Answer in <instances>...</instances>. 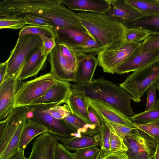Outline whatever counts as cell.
<instances>
[{
	"mask_svg": "<svg viewBox=\"0 0 159 159\" xmlns=\"http://www.w3.org/2000/svg\"><path fill=\"white\" fill-rule=\"evenodd\" d=\"M48 56L44 54L42 43L27 57L22 69L20 80L21 81L37 75L43 68Z\"/></svg>",
	"mask_w": 159,
	"mask_h": 159,
	"instance_id": "21",
	"label": "cell"
},
{
	"mask_svg": "<svg viewBox=\"0 0 159 159\" xmlns=\"http://www.w3.org/2000/svg\"><path fill=\"white\" fill-rule=\"evenodd\" d=\"M26 24L22 18H0V29H18L23 28Z\"/></svg>",
	"mask_w": 159,
	"mask_h": 159,
	"instance_id": "35",
	"label": "cell"
},
{
	"mask_svg": "<svg viewBox=\"0 0 159 159\" xmlns=\"http://www.w3.org/2000/svg\"><path fill=\"white\" fill-rule=\"evenodd\" d=\"M88 111L91 124L94 125L99 131L101 126V123L97 112L89 105L88 108Z\"/></svg>",
	"mask_w": 159,
	"mask_h": 159,
	"instance_id": "46",
	"label": "cell"
},
{
	"mask_svg": "<svg viewBox=\"0 0 159 159\" xmlns=\"http://www.w3.org/2000/svg\"><path fill=\"white\" fill-rule=\"evenodd\" d=\"M43 42V52L45 55L48 56L49 54L56 45V40L46 36L40 35Z\"/></svg>",
	"mask_w": 159,
	"mask_h": 159,
	"instance_id": "45",
	"label": "cell"
},
{
	"mask_svg": "<svg viewBox=\"0 0 159 159\" xmlns=\"http://www.w3.org/2000/svg\"><path fill=\"white\" fill-rule=\"evenodd\" d=\"M77 14L89 32L102 44L107 45L125 39L127 28L122 23L105 14L83 11Z\"/></svg>",
	"mask_w": 159,
	"mask_h": 159,
	"instance_id": "3",
	"label": "cell"
},
{
	"mask_svg": "<svg viewBox=\"0 0 159 159\" xmlns=\"http://www.w3.org/2000/svg\"><path fill=\"white\" fill-rule=\"evenodd\" d=\"M135 124H144L159 120V99L147 111L134 114L129 117Z\"/></svg>",
	"mask_w": 159,
	"mask_h": 159,
	"instance_id": "27",
	"label": "cell"
},
{
	"mask_svg": "<svg viewBox=\"0 0 159 159\" xmlns=\"http://www.w3.org/2000/svg\"><path fill=\"white\" fill-rule=\"evenodd\" d=\"M107 45H105L96 39L93 36L73 48L76 53H98Z\"/></svg>",
	"mask_w": 159,
	"mask_h": 159,
	"instance_id": "30",
	"label": "cell"
},
{
	"mask_svg": "<svg viewBox=\"0 0 159 159\" xmlns=\"http://www.w3.org/2000/svg\"><path fill=\"white\" fill-rule=\"evenodd\" d=\"M58 141L57 135L51 133L40 134L33 142L28 159H55V148Z\"/></svg>",
	"mask_w": 159,
	"mask_h": 159,
	"instance_id": "12",
	"label": "cell"
},
{
	"mask_svg": "<svg viewBox=\"0 0 159 159\" xmlns=\"http://www.w3.org/2000/svg\"><path fill=\"white\" fill-rule=\"evenodd\" d=\"M58 104H42L27 106L29 111L27 119L46 129L48 132L66 137H80L63 119H57L51 116L47 110Z\"/></svg>",
	"mask_w": 159,
	"mask_h": 159,
	"instance_id": "7",
	"label": "cell"
},
{
	"mask_svg": "<svg viewBox=\"0 0 159 159\" xmlns=\"http://www.w3.org/2000/svg\"><path fill=\"white\" fill-rule=\"evenodd\" d=\"M61 3L71 11L101 14H105L111 7L109 0H61Z\"/></svg>",
	"mask_w": 159,
	"mask_h": 159,
	"instance_id": "20",
	"label": "cell"
},
{
	"mask_svg": "<svg viewBox=\"0 0 159 159\" xmlns=\"http://www.w3.org/2000/svg\"><path fill=\"white\" fill-rule=\"evenodd\" d=\"M124 141L127 148L129 159H152L157 143L150 136L137 128L132 135L125 137Z\"/></svg>",
	"mask_w": 159,
	"mask_h": 159,
	"instance_id": "10",
	"label": "cell"
},
{
	"mask_svg": "<svg viewBox=\"0 0 159 159\" xmlns=\"http://www.w3.org/2000/svg\"><path fill=\"white\" fill-rule=\"evenodd\" d=\"M159 80V58L129 75L119 86L125 90L135 102L141 101L146 89Z\"/></svg>",
	"mask_w": 159,
	"mask_h": 159,
	"instance_id": "6",
	"label": "cell"
},
{
	"mask_svg": "<svg viewBox=\"0 0 159 159\" xmlns=\"http://www.w3.org/2000/svg\"><path fill=\"white\" fill-rule=\"evenodd\" d=\"M141 43L127 42L123 40L107 44L97 54L98 65L104 72L114 74L119 66L139 51Z\"/></svg>",
	"mask_w": 159,
	"mask_h": 159,
	"instance_id": "5",
	"label": "cell"
},
{
	"mask_svg": "<svg viewBox=\"0 0 159 159\" xmlns=\"http://www.w3.org/2000/svg\"><path fill=\"white\" fill-rule=\"evenodd\" d=\"M109 1L111 7L104 14L116 21L122 24L141 16L140 13L127 3L125 0Z\"/></svg>",
	"mask_w": 159,
	"mask_h": 159,
	"instance_id": "19",
	"label": "cell"
},
{
	"mask_svg": "<svg viewBox=\"0 0 159 159\" xmlns=\"http://www.w3.org/2000/svg\"><path fill=\"white\" fill-rule=\"evenodd\" d=\"M48 131L46 129L27 119L21 134L19 150L25 151L27 145L34 138Z\"/></svg>",
	"mask_w": 159,
	"mask_h": 159,
	"instance_id": "26",
	"label": "cell"
},
{
	"mask_svg": "<svg viewBox=\"0 0 159 159\" xmlns=\"http://www.w3.org/2000/svg\"><path fill=\"white\" fill-rule=\"evenodd\" d=\"M7 69V63L6 61L0 64V84L5 79Z\"/></svg>",
	"mask_w": 159,
	"mask_h": 159,
	"instance_id": "47",
	"label": "cell"
},
{
	"mask_svg": "<svg viewBox=\"0 0 159 159\" xmlns=\"http://www.w3.org/2000/svg\"><path fill=\"white\" fill-rule=\"evenodd\" d=\"M59 141L69 150L77 151L100 145L99 133L94 135H83L80 137L66 138L57 135Z\"/></svg>",
	"mask_w": 159,
	"mask_h": 159,
	"instance_id": "23",
	"label": "cell"
},
{
	"mask_svg": "<svg viewBox=\"0 0 159 159\" xmlns=\"http://www.w3.org/2000/svg\"><path fill=\"white\" fill-rule=\"evenodd\" d=\"M87 98L84 91L71 86V89L65 103L73 115L92 124L89 116L88 108L89 105Z\"/></svg>",
	"mask_w": 159,
	"mask_h": 159,
	"instance_id": "18",
	"label": "cell"
},
{
	"mask_svg": "<svg viewBox=\"0 0 159 159\" xmlns=\"http://www.w3.org/2000/svg\"><path fill=\"white\" fill-rule=\"evenodd\" d=\"M7 159H28L24 155V151L19 150L10 156Z\"/></svg>",
	"mask_w": 159,
	"mask_h": 159,
	"instance_id": "48",
	"label": "cell"
},
{
	"mask_svg": "<svg viewBox=\"0 0 159 159\" xmlns=\"http://www.w3.org/2000/svg\"><path fill=\"white\" fill-rule=\"evenodd\" d=\"M152 159H159V143H157L156 151Z\"/></svg>",
	"mask_w": 159,
	"mask_h": 159,
	"instance_id": "49",
	"label": "cell"
},
{
	"mask_svg": "<svg viewBox=\"0 0 159 159\" xmlns=\"http://www.w3.org/2000/svg\"><path fill=\"white\" fill-rule=\"evenodd\" d=\"M97 53L77 54L78 63L75 82L77 84H89L93 80L98 61Z\"/></svg>",
	"mask_w": 159,
	"mask_h": 159,
	"instance_id": "14",
	"label": "cell"
},
{
	"mask_svg": "<svg viewBox=\"0 0 159 159\" xmlns=\"http://www.w3.org/2000/svg\"><path fill=\"white\" fill-rule=\"evenodd\" d=\"M141 50L153 51L159 49V34L149 35L142 42Z\"/></svg>",
	"mask_w": 159,
	"mask_h": 159,
	"instance_id": "38",
	"label": "cell"
},
{
	"mask_svg": "<svg viewBox=\"0 0 159 159\" xmlns=\"http://www.w3.org/2000/svg\"><path fill=\"white\" fill-rule=\"evenodd\" d=\"M50 64V72L59 80L75 82L77 63L63 57L58 44L56 45L48 55Z\"/></svg>",
	"mask_w": 159,
	"mask_h": 159,
	"instance_id": "11",
	"label": "cell"
},
{
	"mask_svg": "<svg viewBox=\"0 0 159 159\" xmlns=\"http://www.w3.org/2000/svg\"><path fill=\"white\" fill-rule=\"evenodd\" d=\"M29 111L27 106L15 107L0 122V159H7L19 150L21 132Z\"/></svg>",
	"mask_w": 159,
	"mask_h": 159,
	"instance_id": "4",
	"label": "cell"
},
{
	"mask_svg": "<svg viewBox=\"0 0 159 159\" xmlns=\"http://www.w3.org/2000/svg\"><path fill=\"white\" fill-rule=\"evenodd\" d=\"M31 34L44 35L56 40V36L54 29L50 27L41 25H25L20 31L19 36Z\"/></svg>",
	"mask_w": 159,
	"mask_h": 159,
	"instance_id": "29",
	"label": "cell"
},
{
	"mask_svg": "<svg viewBox=\"0 0 159 159\" xmlns=\"http://www.w3.org/2000/svg\"><path fill=\"white\" fill-rule=\"evenodd\" d=\"M157 89L159 91V80L156 83Z\"/></svg>",
	"mask_w": 159,
	"mask_h": 159,
	"instance_id": "51",
	"label": "cell"
},
{
	"mask_svg": "<svg viewBox=\"0 0 159 159\" xmlns=\"http://www.w3.org/2000/svg\"><path fill=\"white\" fill-rule=\"evenodd\" d=\"M150 35L148 32L141 29L127 28L124 40L129 43L140 42Z\"/></svg>",
	"mask_w": 159,
	"mask_h": 159,
	"instance_id": "32",
	"label": "cell"
},
{
	"mask_svg": "<svg viewBox=\"0 0 159 159\" xmlns=\"http://www.w3.org/2000/svg\"><path fill=\"white\" fill-rule=\"evenodd\" d=\"M134 126L145 132L159 143V120L144 124H134Z\"/></svg>",
	"mask_w": 159,
	"mask_h": 159,
	"instance_id": "33",
	"label": "cell"
},
{
	"mask_svg": "<svg viewBox=\"0 0 159 159\" xmlns=\"http://www.w3.org/2000/svg\"><path fill=\"white\" fill-rule=\"evenodd\" d=\"M48 113L53 117L57 119H63L71 113L66 104L63 106L56 105L47 110Z\"/></svg>",
	"mask_w": 159,
	"mask_h": 159,
	"instance_id": "39",
	"label": "cell"
},
{
	"mask_svg": "<svg viewBox=\"0 0 159 159\" xmlns=\"http://www.w3.org/2000/svg\"><path fill=\"white\" fill-rule=\"evenodd\" d=\"M97 113L100 120L123 139L126 136L133 135L136 131L137 128L135 127L126 126L111 122L106 119L99 113Z\"/></svg>",
	"mask_w": 159,
	"mask_h": 159,
	"instance_id": "31",
	"label": "cell"
},
{
	"mask_svg": "<svg viewBox=\"0 0 159 159\" xmlns=\"http://www.w3.org/2000/svg\"><path fill=\"white\" fill-rule=\"evenodd\" d=\"M83 90L89 98L107 103L130 117L134 114L130 95L124 89L103 78L93 79L89 84L71 85Z\"/></svg>",
	"mask_w": 159,
	"mask_h": 159,
	"instance_id": "2",
	"label": "cell"
},
{
	"mask_svg": "<svg viewBox=\"0 0 159 159\" xmlns=\"http://www.w3.org/2000/svg\"><path fill=\"white\" fill-rule=\"evenodd\" d=\"M95 159H129L126 152L120 151L112 152L100 148V151Z\"/></svg>",
	"mask_w": 159,
	"mask_h": 159,
	"instance_id": "41",
	"label": "cell"
},
{
	"mask_svg": "<svg viewBox=\"0 0 159 159\" xmlns=\"http://www.w3.org/2000/svg\"><path fill=\"white\" fill-rule=\"evenodd\" d=\"M54 30L56 36L57 44L63 43L73 48L93 36L86 31L71 28H57Z\"/></svg>",
	"mask_w": 159,
	"mask_h": 159,
	"instance_id": "22",
	"label": "cell"
},
{
	"mask_svg": "<svg viewBox=\"0 0 159 159\" xmlns=\"http://www.w3.org/2000/svg\"><path fill=\"white\" fill-rule=\"evenodd\" d=\"M130 6L138 11L141 16L159 14V7L150 0H125Z\"/></svg>",
	"mask_w": 159,
	"mask_h": 159,
	"instance_id": "28",
	"label": "cell"
},
{
	"mask_svg": "<svg viewBox=\"0 0 159 159\" xmlns=\"http://www.w3.org/2000/svg\"><path fill=\"white\" fill-rule=\"evenodd\" d=\"M87 100L89 106L108 120L126 126L134 127V123L129 117L113 106L104 102L88 97Z\"/></svg>",
	"mask_w": 159,
	"mask_h": 159,
	"instance_id": "16",
	"label": "cell"
},
{
	"mask_svg": "<svg viewBox=\"0 0 159 159\" xmlns=\"http://www.w3.org/2000/svg\"><path fill=\"white\" fill-rule=\"evenodd\" d=\"M21 81L8 77L0 84V120L5 119L14 108L15 98Z\"/></svg>",
	"mask_w": 159,
	"mask_h": 159,
	"instance_id": "13",
	"label": "cell"
},
{
	"mask_svg": "<svg viewBox=\"0 0 159 159\" xmlns=\"http://www.w3.org/2000/svg\"><path fill=\"white\" fill-rule=\"evenodd\" d=\"M63 119L80 137L94 135L99 132V130L94 125L87 123L71 113Z\"/></svg>",
	"mask_w": 159,
	"mask_h": 159,
	"instance_id": "25",
	"label": "cell"
},
{
	"mask_svg": "<svg viewBox=\"0 0 159 159\" xmlns=\"http://www.w3.org/2000/svg\"><path fill=\"white\" fill-rule=\"evenodd\" d=\"M159 58V49L147 51L140 50L133 57L119 66L115 73L122 75L140 69Z\"/></svg>",
	"mask_w": 159,
	"mask_h": 159,
	"instance_id": "17",
	"label": "cell"
},
{
	"mask_svg": "<svg viewBox=\"0 0 159 159\" xmlns=\"http://www.w3.org/2000/svg\"><path fill=\"white\" fill-rule=\"evenodd\" d=\"M157 89L156 84H155L149 87L146 90L145 93L147 95V101L145 107V111L150 109L156 101Z\"/></svg>",
	"mask_w": 159,
	"mask_h": 159,
	"instance_id": "44",
	"label": "cell"
},
{
	"mask_svg": "<svg viewBox=\"0 0 159 159\" xmlns=\"http://www.w3.org/2000/svg\"><path fill=\"white\" fill-rule=\"evenodd\" d=\"M101 120V126L99 131L100 146L101 149L110 151V129Z\"/></svg>",
	"mask_w": 159,
	"mask_h": 159,
	"instance_id": "36",
	"label": "cell"
},
{
	"mask_svg": "<svg viewBox=\"0 0 159 159\" xmlns=\"http://www.w3.org/2000/svg\"><path fill=\"white\" fill-rule=\"evenodd\" d=\"M57 80L49 72L20 83L16 95L14 108L30 105L43 96Z\"/></svg>",
	"mask_w": 159,
	"mask_h": 159,
	"instance_id": "9",
	"label": "cell"
},
{
	"mask_svg": "<svg viewBox=\"0 0 159 159\" xmlns=\"http://www.w3.org/2000/svg\"><path fill=\"white\" fill-rule=\"evenodd\" d=\"M55 159H76L73 153L66 149L61 143L57 144L55 151Z\"/></svg>",
	"mask_w": 159,
	"mask_h": 159,
	"instance_id": "42",
	"label": "cell"
},
{
	"mask_svg": "<svg viewBox=\"0 0 159 159\" xmlns=\"http://www.w3.org/2000/svg\"><path fill=\"white\" fill-rule=\"evenodd\" d=\"M24 19L26 24L30 25H41L49 26L54 29L53 24L48 20L40 17L30 15H25L20 18Z\"/></svg>",
	"mask_w": 159,
	"mask_h": 159,
	"instance_id": "40",
	"label": "cell"
},
{
	"mask_svg": "<svg viewBox=\"0 0 159 159\" xmlns=\"http://www.w3.org/2000/svg\"><path fill=\"white\" fill-rule=\"evenodd\" d=\"M42 43V40L38 35L28 34L19 36L14 48L6 61L7 69L5 78L9 77L20 80L27 57Z\"/></svg>",
	"mask_w": 159,
	"mask_h": 159,
	"instance_id": "8",
	"label": "cell"
},
{
	"mask_svg": "<svg viewBox=\"0 0 159 159\" xmlns=\"http://www.w3.org/2000/svg\"><path fill=\"white\" fill-rule=\"evenodd\" d=\"M110 129V135L109 141L110 151L112 152L123 151H127V148L124 143L123 139L117 134L112 130Z\"/></svg>",
	"mask_w": 159,
	"mask_h": 159,
	"instance_id": "34",
	"label": "cell"
},
{
	"mask_svg": "<svg viewBox=\"0 0 159 159\" xmlns=\"http://www.w3.org/2000/svg\"><path fill=\"white\" fill-rule=\"evenodd\" d=\"M71 89L69 82L57 80L43 96L29 105L50 104L60 105L65 103Z\"/></svg>",
	"mask_w": 159,
	"mask_h": 159,
	"instance_id": "15",
	"label": "cell"
},
{
	"mask_svg": "<svg viewBox=\"0 0 159 159\" xmlns=\"http://www.w3.org/2000/svg\"><path fill=\"white\" fill-rule=\"evenodd\" d=\"M26 15L40 17L54 24L53 29L68 28L89 33L77 13L61 0H3L0 2V18H20Z\"/></svg>",
	"mask_w": 159,
	"mask_h": 159,
	"instance_id": "1",
	"label": "cell"
},
{
	"mask_svg": "<svg viewBox=\"0 0 159 159\" xmlns=\"http://www.w3.org/2000/svg\"><path fill=\"white\" fill-rule=\"evenodd\" d=\"M58 44L59 46L61 52L63 57L73 62L77 63V53L73 48L63 43Z\"/></svg>",
	"mask_w": 159,
	"mask_h": 159,
	"instance_id": "43",
	"label": "cell"
},
{
	"mask_svg": "<svg viewBox=\"0 0 159 159\" xmlns=\"http://www.w3.org/2000/svg\"><path fill=\"white\" fill-rule=\"evenodd\" d=\"M122 24L127 29H141L151 35L159 34V14L141 16Z\"/></svg>",
	"mask_w": 159,
	"mask_h": 159,
	"instance_id": "24",
	"label": "cell"
},
{
	"mask_svg": "<svg viewBox=\"0 0 159 159\" xmlns=\"http://www.w3.org/2000/svg\"><path fill=\"white\" fill-rule=\"evenodd\" d=\"M100 150L97 147H91L76 151L73 154L76 159H95Z\"/></svg>",
	"mask_w": 159,
	"mask_h": 159,
	"instance_id": "37",
	"label": "cell"
},
{
	"mask_svg": "<svg viewBox=\"0 0 159 159\" xmlns=\"http://www.w3.org/2000/svg\"><path fill=\"white\" fill-rule=\"evenodd\" d=\"M153 3L159 7V0H150Z\"/></svg>",
	"mask_w": 159,
	"mask_h": 159,
	"instance_id": "50",
	"label": "cell"
}]
</instances>
